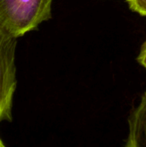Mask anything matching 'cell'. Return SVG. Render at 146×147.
Listing matches in <instances>:
<instances>
[{
	"label": "cell",
	"instance_id": "1",
	"mask_svg": "<svg viewBox=\"0 0 146 147\" xmlns=\"http://www.w3.org/2000/svg\"><path fill=\"white\" fill-rule=\"evenodd\" d=\"M52 0H0V30L15 38L51 18Z\"/></svg>",
	"mask_w": 146,
	"mask_h": 147
},
{
	"label": "cell",
	"instance_id": "6",
	"mask_svg": "<svg viewBox=\"0 0 146 147\" xmlns=\"http://www.w3.org/2000/svg\"><path fill=\"white\" fill-rule=\"evenodd\" d=\"M0 147H5V145L3 144V142H2L1 138H0Z\"/></svg>",
	"mask_w": 146,
	"mask_h": 147
},
{
	"label": "cell",
	"instance_id": "3",
	"mask_svg": "<svg viewBox=\"0 0 146 147\" xmlns=\"http://www.w3.org/2000/svg\"><path fill=\"white\" fill-rule=\"evenodd\" d=\"M128 131L124 147H146V95L131 109L127 119Z\"/></svg>",
	"mask_w": 146,
	"mask_h": 147
},
{
	"label": "cell",
	"instance_id": "7",
	"mask_svg": "<svg viewBox=\"0 0 146 147\" xmlns=\"http://www.w3.org/2000/svg\"><path fill=\"white\" fill-rule=\"evenodd\" d=\"M145 95H146V92H145Z\"/></svg>",
	"mask_w": 146,
	"mask_h": 147
},
{
	"label": "cell",
	"instance_id": "2",
	"mask_svg": "<svg viewBox=\"0 0 146 147\" xmlns=\"http://www.w3.org/2000/svg\"><path fill=\"white\" fill-rule=\"evenodd\" d=\"M17 38L0 30V124L12 120V106L15 94V54Z\"/></svg>",
	"mask_w": 146,
	"mask_h": 147
},
{
	"label": "cell",
	"instance_id": "4",
	"mask_svg": "<svg viewBox=\"0 0 146 147\" xmlns=\"http://www.w3.org/2000/svg\"><path fill=\"white\" fill-rule=\"evenodd\" d=\"M127 3L133 12L146 17V0H127Z\"/></svg>",
	"mask_w": 146,
	"mask_h": 147
},
{
	"label": "cell",
	"instance_id": "5",
	"mask_svg": "<svg viewBox=\"0 0 146 147\" xmlns=\"http://www.w3.org/2000/svg\"><path fill=\"white\" fill-rule=\"evenodd\" d=\"M137 60H138L139 63L146 69V41L143 43L142 46H141L140 52H139V54H138Z\"/></svg>",
	"mask_w": 146,
	"mask_h": 147
}]
</instances>
